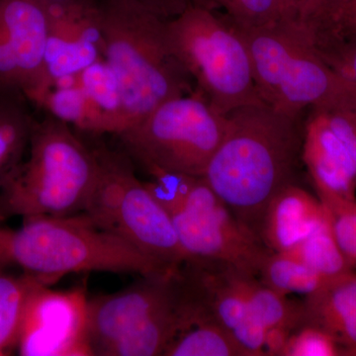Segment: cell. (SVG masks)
Returning <instances> with one entry per match:
<instances>
[{
  "mask_svg": "<svg viewBox=\"0 0 356 356\" xmlns=\"http://www.w3.org/2000/svg\"><path fill=\"white\" fill-rule=\"evenodd\" d=\"M9 267L0 264V356L15 353L28 300L35 287L44 284L21 270L14 273Z\"/></svg>",
  "mask_w": 356,
  "mask_h": 356,
  "instance_id": "cell-19",
  "label": "cell"
},
{
  "mask_svg": "<svg viewBox=\"0 0 356 356\" xmlns=\"http://www.w3.org/2000/svg\"><path fill=\"white\" fill-rule=\"evenodd\" d=\"M50 13L44 0H0V86L38 88Z\"/></svg>",
  "mask_w": 356,
  "mask_h": 356,
  "instance_id": "cell-13",
  "label": "cell"
},
{
  "mask_svg": "<svg viewBox=\"0 0 356 356\" xmlns=\"http://www.w3.org/2000/svg\"><path fill=\"white\" fill-rule=\"evenodd\" d=\"M97 175L95 149L47 114L35 122L24 158L0 184V222L83 213Z\"/></svg>",
  "mask_w": 356,
  "mask_h": 356,
  "instance_id": "cell-3",
  "label": "cell"
},
{
  "mask_svg": "<svg viewBox=\"0 0 356 356\" xmlns=\"http://www.w3.org/2000/svg\"><path fill=\"white\" fill-rule=\"evenodd\" d=\"M149 175L153 180L147 185L168 212L189 259L227 262L257 276L270 250L243 228L202 177L159 170Z\"/></svg>",
  "mask_w": 356,
  "mask_h": 356,
  "instance_id": "cell-7",
  "label": "cell"
},
{
  "mask_svg": "<svg viewBox=\"0 0 356 356\" xmlns=\"http://www.w3.org/2000/svg\"><path fill=\"white\" fill-rule=\"evenodd\" d=\"M329 118L330 126L339 139L346 145L356 168V127L350 119L341 114L332 115Z\"/></svg>",
  "mask_w": 356,
  "mask_h": 356,
  "instance_id": "cell-31",
  "label": "cell"
},
{
  "mask_svg": "<svg viewBox=\"0 0 356 356\" xmlns=\"http://www.w3.org/2000/svg\"><path fill=\"white\" fill-rule=\"evenodd\" d=\"M302 161L318 196L355 200V161L332 130L327 115L318 110L305 122Z\"/></svg>",
  "mask_w": 356,
  "mask_h": 356,
  "instance_id": "cell-14",
  "label": "cell"
},
{
  "mask_svg": "<svg viewBox=\"0 0 356 356\" xmlns=\"http://www.w3.org/2000/svg\"><path fill=\"white\" fill-rule=\"evenodd\" d=\"M266 325L248 312L240 324L232 331V334L245 356H266Z\"/></svg>",
  "mask_w": 356,
  "mask_h": 356,
  "instance_id": "cell-29",
  "label": "cell"
},
{
  "mask_svg": "<svg viewBox=\"0 0 356 356\" xmlns=\"http://www.w3.org/2000/svg\"><path fill=\"white\" fill-rule=\"evenodd\" d=\"M48 6L50 4H64L70 3V2H81V1H95V0H44Z\"/></svg>",
  "mask_w": 356,
  "mask_h": 356,
  "instance_id": "cell-33",
  "label": "cell"
},
{
  "mask_svg": "<svg viewBox=\"0 0 356 356\" xmlns=\"http://www.w3.org/2000/svg\"><path fill=\"white\" fill-rule=\"evenodd\" d=\"M327 0H281L280 21L312 31L324 13Z\"/></svg>",
  "mask_w": 356,
  "mask_h": 356,
  "instance_id": "cell-28",
  "label": "cell"
},
{
  "mask_svg": "<svg viewBox=\"0 0 356 356\" xmlns=\"http://www.w3.org/2000/svg\"><path fill=\"white\" fill-rule=\"evenodd\" d=\"M296 327L291 325H278L267 327L264 339L266 355L283 356L289 337Z\"/></svg>",
  "mask_w": 356,
  "mask_h": 356,
  "instance_id": "cell-30",
  "label": "cell"
},
{
  "mask_svg": "<svg viewBox=\"0 0 356 356\" xmlns=\"http://www.w3.org/2000/svg\"><path fill=\"white\" fill-rule=\"evenodd\" d=\"M49 286L39 284L30 295L15 353L23 356H90L86 286L67 290Z\"/></svg>",
  "mask_w": 356,
  "mask_h": 356,
  "instance_id": "cell-11",
  "label": "cell"
},
{
  "mask_svg": "<svg viewBox=\"0 0 356 356\" xmlns=\"http://www.w3.org/2000/svg\"><path fill=\"white\" fill-rule=\"evenodd\" d=\"M97 8L103 58L123 98L124 131L166 100L193 92L168 49L166 20L138 0H97Z\"/></svg>",
  "mask_w": 356,
  "mask_h": 356,
  "instance_id": "cell-4",
  "label": "cell"
},
{
  "mask_svg": "<svg viewBox=\"0 0 356 356\" xmlns=\"http://www.w3.org/2000/svg\"><path fill=\"white\" fill-rule=\"evenodd\" d=\"M350 67L351 70V76L355 79L356 83V50L355 51V53L353 54V56H351Z\"/></svg>",
  "mask_w": 356,
  "mask_h": 356,
  "instance_id": "cell-34",
  "label": "cell"
},
{
  "mask_svg": "<svg viewBox=\"0 0 356 356\" xmlns=\"http://www.w3.org/2000/svg\"><path fill=\"white\" fill-rule=\"evenodd\" d=\"M236 280L247 302L248 311L266 329L278 325L298 327L304 322L303 302L288 299L266 286L257 276L240 269L236 271Z\"/></svg>",
  "mask_w": 356,
  "mask_h": 356,
  "instance_id": "cell-20",
  "label": "cell"
},
{
  "mask_svg": "<svg viewBox=\"0 0 356 356\" xmlns=\"http://www.w3.org/2000/svg\"><path fill=\"white\" fill-rule=\"evenodd\" d=\"M168 49L197 84V92L222 115L261 102L247 44L218 14L191 4L165 21Z\"/></svg>",
  "mask_w": 356,
  "mask_h": 356,
  "instance_id": "cell-5",
  "label": "cell"
},
{
  "mask_svg": "<svg viewBox=\"0 0 356 356\" xmlns=\"http://www.w3.org/2000/svg\"><path fill=\"white\" fill-rule=\"evenodd\" d=\"M238 30L247 44L262 102L293 116L324 106L336 81L321 60L309 31L283 22Z\"/></svg>",
  "mask_w": 356,
  "mask_h": 356,
  "instance_id": "cell-10",
  "label": "cell"
},
{
  "mask_svg": "<svg viewBox=\"0 0 356 356\" xmlns=\"http://www.w3.org/2000/svg\"><path fill=\"white\" fill-rule=\"evenodd\" d=\"M329 213L337 245L351 266H356V200L318 196Z\"/></svg>",
  "mask_w": 356,
  "mask_h": 356,
  "instance_id": "cell-26",
  "label": "cell"
},
{
  "mask_svg": "<svg viewBox=\"0 0 356 356\" xmlns=\"http://www.w3.org/2000/svg\"><path fill=\"white\" fill-rule=\"evenodd\" d=\"M0 264L15 266L47 285L70 273L166 275L173 268L143 254L84 214L23 219L20 228H0Z\"/></svg>",
  "mask_w": 356,
  "mask_h": 356,
  "instance_id": "cell-2",
  "label": "cell"
},
{
  "mask_svg": "<svg viewBox=\"0 0 356 356\" xmlns=\"http://www.w3.org/2000/svg\"><path fill=\"white\" fill-rule=\"evenodd\" d=\"M154 14L168 20L184 13L191 6V0H138Z\"/></svg>",
  "mask_w": 356,
  "mask_h": 356,
  "instance_id": "cell-32",
  "label": "cell"
},
{
  "mask_svg": "<svg viewBox=\"0 0 356 356\" xmlns=\"http://www.w3.org/2000/svg\"><path fill=\"white\" fill-rule=\"evenodd\" d=\"M163 356H245L228 330L215 324L191 325L178 332Z\"/></svg>",
  "mask_w": 356,
  "mask_h": 356,
  "instance_id": "cell-23",
  "label": "cell"
},
{
  "mask_svg": "<svg viewBox=\"0 0 356 356\" xmlns=\"http://www.w3.org/2000/svg\"><path fill=\"white\" fill-rule=\"evenodd\" d=\"M48 7V39L39 86L29 97L33 104L60 79L79 74L103 58L97 0Z\"/></svg>",
  "mask_w": 356,
  "mask_h": 356,
  "instance_id": "cell-12",
  "label": "cell"
},
{
  "mask_svg": "<svg viewBox=\"0 0 356 356\" xmlns=\"http://www.w3.org/2000/svg\"><path fill=\"white\" fill-rule=\"evenodd\" d=\"M339 344L324 330L303 322L289 337L283 356H334Z\"/></svg>",
  "mask_w": 356,
  "mask_h": 356,
  "instance_id": "cell-27",
  "label": "cell"
},
{
  "mask_svg": "<svg viewBox=\"0 0 356 356\" xmlns=\"http://www.w3.org/2000/svg\"><path fill=\"white\" fill-rule=\"evenodd\" d=\"M227 125V115L193 91L161 103L118 137L129 158L147 172L203 177Z\"/></svg>",
  "mask_w": 356,
  "mask_h": 356,
  "instance_id": "cell-9",
  "label": "cell"
},
{
  "mask_svg": "<svg viewBox=\"0 0 356 356\" xmlns=\"http://www.w3.org/2000/svg\"><path fill=\"white\" fill-rule=\"evenodd\" d=\"M79 74L65 76L54 83L37 100L35 106L72 128L95 135L109 134L102 114L81 86Z\"/></svg>",
  "mask_w": 356,
  "mask_h": 356,
  "instance_id": "cell-18",
  "label": "cell"
},
{
  "mask_svg": "<svg viewBox=\"0 0 356 356\" xmlns=\"http://www.w3.org/2000/svg\"><path fill=\"white\" fill-rule=\"evenodd\" d=\"M330 222L329 213L298 184L278 192L267 207L261 241L268 250L285 252Z\"/></svg>",
  "mask_w": 356,
  "mask_h": 356,
  "instance_id": "cell-15",
  "label": "cell"
},
{
  "mask_svg": "<svg viewBox=\"0 0 356 356\" xmlns=\"http://www.w3.org/2000/svg\"><path fill=\"white\" fill-rule=\"evenodd\" d=\"M98 175L83 213L143 254L178 268L189 259L163 206L136 175L128 154L95 147Z\"/></svg>",
  "mask_w": 356,
  "mask_h": 356,
  "instance_id": "cell-8",
  "label": "cell"
},
{
  "mask_svg": "<svg viewBox=\"0 0 356 356\" xmlns=\"http://www.w3.org/2000/svg\"><path fill=\"white\" fill-rule=\"evenodd\" d=\"M285 252L330 280L350 273L351 264L337 245L331 222Z\"/></svg>",
  "mask_w": 356,
  "mask_h": 356,
  "instance_id": "cell-24",
  "label": "cell"
},
{
  "mask_svg": "<svg viewBox=\"0 0 356 356\" xmlns=\"http://www.w3.org/2000/svg\"><path fill=\"white\" fill-rule=\"evenodd\" d=\"M227 119L224 139L202 177L261 241L269 203L283 188L298 184L305 122L262 102L236 108Z\"/></svg>",
  "mask_w": 356,
  "mask_h": 356,
  "instance_id": "cell-1",
  "label": "cell"
},
{
  "mask_svg": "<svg viewBox=\"0 0 356 356\" xmlns=\"http://www.w3.org/2000/svg\"><path fill=\"white\" fill-rule=\"evenodd\" d=\"M177 270L140 276L125 289L89 298L90 356L165 355L180 329Z\"/></svg>",
  "mask_w": 356,
  "mask_h": 356,
  "instance_id": "cell-6",
  "label": "cell"
},
{
  "mask_svg": "<svg viewBox=\"0 0 356 356\" xmlns=\"http://www.w3.org/2000/svg\"><path fill=\"white\" fill-rule=\"evenodd\" d=\"M221 16L238 29L268 27L280 21L281 0H191Z\"/></svg>",
  "mask_w": 356,
  "mask_h": 356,
  "instance_id": "cell-25",
  "label": "cell"
},
{
  "mask_svg": "<svg viewBox=\"0 0 356 356\" xmlns=\"http://www.w3.org/2000/svg\"><path fill=\"white\" fill-rule=\"evenodd\" d=\"M304 322L324 330L356 353V274L334 278L303 301Z\"/></svg>",
  "mask_w": 356,
  "mask_h": 356,
  "instance_id": "cell-16",
  "label": "cell"
},
{
  "mask_svg": "<svg viewBox=\"0 0 356 356\" xmlns=\"http://www.w3.org/2000/svg\"><path fill=\"white\" fill-rule=\"evenodd\" d=\"M257 277L266 286L284 296H309L331 281L292 255L273 250L262 261Z\"/></svg>",
  "mask_w": 356,
  "mask_h": 356,
  "instance_id": "cell-21",
  "label": "cell"
},
{
  "mask_svg": "<svg viewBox=\"0 0 356 356\" xmlns=\"http://www.w3.org/2000/svg\"><path fill=\"white\" fill-rule=\"evenodd\" d=\"M79 77L89 99L104 119L109 134L118 136L123 132L126 124L120 86L104 58L79 72Z\"/></svg>",
  "mask_w": 356,
  "mask_h": 356,
  "instance_id": "cell-22",
  "label": "cell"
},
{
  "mask_svg": "<svg viewBox=\"0 0 356 356\" xmlns=\"http://www.w3.org/2000/svg\"><path fill=\"white\" fill-rule=\"evenodd\" d=\"M21 89L0 86V184L24 158L37 118Z\"/></svg>",
  "mask_w": 356,
  "mask_h": 356,
  "instance_id": "cell-17",
  "label": "cell"
}]
</instances>
